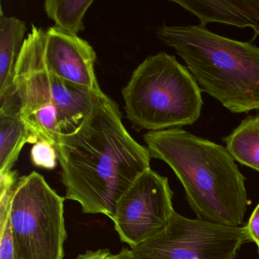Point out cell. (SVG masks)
<instances>
[{
	"label": "cell",
	"mask_w": 259,
	"mask_h": 259,
	"mask_svg": "<svg viewBox=\"0 0 259 259\" xmlns=\"http://www.w3.org/2000/svg\"><path fill=\"white\" fill-rule=\"evenodd\" d=\"M54 148L66 199L79 203L83 213L111 220L124 192L151 168L148 148L130 136L119 106L104 92L95 95L78 126L63 133Z\"/></svg>",
	"instance_id": "6da1fadb"
},
{
	"label": "cell",
	"mask_w": 259,
	"mask_h": 259,
	"mask_svg": "<svg viewBox=\"0 0 259 259\" xmlns=\"http://www.w3.org/2000/svg\"><path fill=\"white\" fill-rule=\"evenodd\" d=\"M152 158L170 166L198 219L242 227L250 201L245 178L227 148L181 128L143 136Z\"/></svg>",
	"instance_id": "7a4b0ae2"
},
{
	"label": "cell",
	"mask_w": 259,
	"mask_h": 259,
	"mask_svg": "<svg viewBox=\"0 0 259 259\" xmlns=\"http://www.w3.org/2000/svg\"><path fill=\"white\" fill-rule=\"evenodd\" d=\"M184 60L200 89L233 113L259 110V48L213 34L201 25L157 31Z\"/></svg>",
	"instance_id": "3957f363"
},
{
	"label": "cell",
	"mask_w": 259,
	"mask_h": 259,
	"mask_svg": "<svg viewBox=\"0 0 259 259\" xmlns=\"http://www.w3.org/2000/svg\"><path fill=\"white\" fill-rule=\"evenodd\" d=\"M97 94L101 93L65 81L47 69L33 25L16 64L11 101L0 114L17 115L37 140L55 147L63 133L78 126Z\"/></svg>",
	"instance_id": "277c9868"
},
{
	"label": "cell",
	"mask_w": 259,
	"mask_h": 259,
	"mask_svg": "<svg viewBox=\"0 0 259 259\" xmlns=\"http://www.w3.org/2000/svg\"><path fill=\"white\" fill-rule=\"evenodd\" d=\"M126 117L137 132L161 131L195 123L201 114V89L174 56L147 57L122 89Z\"/></svg>",
	"instance_id": "5b68a950"
},
{
	"label": "cell",
	"mask_w": 259,
	"mask_h": 259,
	"mask_svg": "<svg viewBox=\"0 0 259 259\" xmlns=\"http://www.w3.org/2000/svg\"><path fill=\"white\" fill-rule=\"evenodd\" d=\"M65 199L36 171L18 180L10 208L16 259H63Z\"/></svg>",
	"instance_id": "8992f818"
},
{
	"label": "cell",
	"mask_w": 259,
	"mask_h": 259,
	"mask_svg": "<svg viewBox=\"0 0 259 259\" xmlns=\"http://www.w3.org/2000/svg\"><path fill=\"white\" fill-rule=\"evenodd\" d=\"M247 242L246 226L189 219L175 211L163 231L130 251L145 259H234Z\"/></svg>",
	"instance_id": "52a82bcc"
},
{
	"label": "cell",
	"mask_w": 259,
	"mask_h": 259,
	"mask_svg": "<svg viewBox=\"0 0 259 259\" xmlns=\"http://www.w3.org/2000/svg\"><path fill=\"white\" fill-rule=\"evenodd\" d=\"M166 177L151 168L119 198L112 221L120 240L135 248L163 231L175 210Z\"/></svg>",
	"instance_id": "ba28073f"
},
{
	"label": "cell",
	"mask_w": 259,
	"mask_h": 259,
	"mask_svg": "<svg viewBox=\"0 0 259 259\" xmlns=\"http://www.w3.org/2000/svg\"><path fill=\"white\" fill-rule=\"evenodd\" d=\"M42 59L47 69L58 78L96 93L103 91L95 75L97 55L89 42L53 26L37 27Z\"/></svg>",
	"instance_id": "9c48e42d"
},
{
	"label": "cell",
	"mask_w": 259,
	"mask_h": 259,
	"mask_svg": "<svg viewBox=\"0 0 259 259\" xmlns=\"http://www.w3.org/2000/svg\"><path fill=\"white\" fill-rule=\"evenodd\" d=\"M170 2L195 15L201 26L216 22L251 28L254 39L259 34V1L171 0Z\"/></svg>",
	"instance_id": "30bf717a"
},
{
	"label": "cell",
	"mask_w": 259,
	"mask_h": 259,
	"mask_svg": "<svg viewBox=\"0 0 259 259\" xmlns=\"http://www.w3.org/2000/svg\"><path fill=\"white\" fill-rule=\"evenodd\" d=\"M27 27L20 19L1 15L0 19V110L10 105L16 64L23 47Z\"/></svg>",
	"instance_id": "8fae6325"
},
{
	"label": "cell",
	"mask_w": 259,
	"mask_h": 259,
	"mask_svg": "<svg viewBox=\"0 0 259 259\" xmlns=\"http://www.w3.org/2000/svg\"><path fill=\"white\" fill-rule=\"evenodd\" d=\"M37 142L17 115L0 114V174L13 170L25 144Z\"/></svg>",
	"instance_id": "7c38bea8"
},
{
	"label": "cell",
	"mask_w": 259,
	"mask_h": 259,
	"mask_svg": "<svg viewBox=\"0 0 259 259\" xmlns=\"http://www.w3.org/2000/svg\"><path fill=\"white\" fill-rule=\"evenodd\" d=\"M224 142L233 159L259 172V116L242 120Z\"/></svg>",
	"instance_id": "4fadbf2b"
},
{
	"label": "cell",
	"mask_w": 259,
	"mask_h": 259,
	"mask_svg": "<svg viewBox=\"0 0 259 259\" xmlns=\"http://www.w3.org/2000/svg\"><path fill=\"white\" fill-rule=\"evenodd\" d=\"M93 3V0H47L44 7L49 19L55 23V28L78 36L84 30L83 19Z\"/></svg>",
	"instance_id": "5bb4252c"
},
{
	"label": "cell",
	"mask_w": 259,
	"mask_h": 259,
	"mask_svg": "<svg viewBox=\"0 0 259 259\" xmlns=\"http://www.w3.org/2000/svg\"><path fill=\"white\" fill-rule=\"evenodd\" d=\"M31 160L37 167L54 169L57 167L58 156L54 145L46 141H38L31 148Z\"/></svg>",
	"instance_id": "9a60e30c"
},
{
	"label": "cell",
	"mask_w": 259,
	"mask_h": 259,
	"mask_svg": "<svg viewBox=\"0 0 259 259\" xmlns=\"http://www.w3.org/2000/svg\"><path fill=\"white\" fill-rule=\"evenodd\" d=\"M0 259H16L14 242L10 225V213L8 218L0 223Z\"/></svg>",
	"instance_id": "2e32d148"
},
{
	"label": "cell",
	"mask_w": 259,
	"mask_h": 259,
	"mask_svg": "<svg viewBox=\"0 0 259 259\" xmlns=\"http://www.w3.org/2000/svg\"><path fill=\"white\" fill-rule=\"evenodd\" d=\"M251 242H254L259 246V204L253 211L246 225Z\"/></svg>",
	"instance_id": "e0dca14e"
},
{
	"label": "cell",
	"mask_w": 259,
	"mask_h": 259,
	"mask_svg": "<svg viewBox=\"0 0 259 259\" xmlns=\"http://www.w3.org/2000/svg\"><path fill=\"white\" fill-rule=\"evenodd\" d=\"M77 259H116V254H113L108 248L97 251H89L79 254Z\"/></svg>",
	"instance_id": "ac0fdd59"
},
{
	"label": "cell",
	"mask_w": 259,
	"mask_h": 259,
	"mask_svg": "<svg viewBox=\"0 0 259 259\" xmlns=\"http://www.w3.org/2000/svg\"><path fill=\"white\" fill-rule=\"evenodd\" d=\"M116 259H145L135 255L130 251V248L124 247L119 254H116Z\"/></svg>",
	"instance_id": "d6986e66"
},
{
	"label": "cell",
	"mask_w": 259,
	"mask_h": 259,
	"mask_svg": "<svg viewBox=\"0 0 259 259\" xmlns=\"http://www.w3.org/2000/svg\"><path fill=\"white\" fill-rule=\"evenodd\" d=\"M257 251H258V254H259V246H257Z\"/></svg>",
	"instance_id": "ffe728a7"
}]
</instances>
